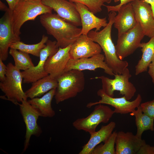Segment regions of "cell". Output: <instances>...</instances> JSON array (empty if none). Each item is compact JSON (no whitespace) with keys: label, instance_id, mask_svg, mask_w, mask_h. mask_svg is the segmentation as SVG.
<instances>
[{"label":"cell","instance_id":"33","mask_svg":"<svg viewBox=\"0 0 154 154\" xmlns=\"http://www.w3.org/2000/svg\"><path fill=\"white\" fill-rule=\"evenodd\" d=\"M7 72V66L0 58V81H3L5 79Z\"/></svg>","mask_w":154,"mask_h":154},{"label":"cell","instance_id":"8","mask_svg":"<svg viewBox=\"0 0 154 154\" xmlns=\"http://www.w3.org/2000/svg\"><path fill=\"white\" fill-rule=\"evenodd\" d=\"M145 36L140 24L118 37L115 48L117 56L120 60L132 54L139 48Z\"/></svg>","mask_w":154,"mask_h":154},{"label":"cell","instance_id":"9","mask_svg":"<svg viewBox=\"0 0 154 154\" xmlns=\"http://www.w3.org/2000/svg\"><path fill=\"white\" fill-rule=\"evenodd\" d=\"M59 46L56 41L48 40L45 46L40 51L39 60L37 65L21 72L23 82L29 84L33 82L45 77L48 74L44 69L45 62L50 56L55 54L58 50Z\"/></svg>","mask_w":154,"mask_h":154},{"label":"cell","instance_id":"11","mask_svg":"<svg viewBox=\"0 0 154 154\" xmlns=\"http://www.w3.org/2000/svg\"><path fill=\"white\" fill-rule=\"evenodd\" d=\"M18 105L26 127L25 139L23 150L24 152L28 149L31 136L39 137L42 132L40 127L37 124L40 116L37 111L29 103L27 100H23Z\"/></svg>","mask_w":154,"mask_h":154},{"label":"cell","instance_id":"4","mask_svg":"<svg viewBox=\"0 0 154 154\" xmlns=\"http://www.w3.org/2000/svg\"><path fill=\"white\" fill-rule=\"evenodd\" d=\"M57 80L58 86L54 96L57 104L75 97L84 88L85 76L82 71L72 70L64 72Z\"/></svg>","mask_w":154,"mask_h":154},{"label":"cell","instance_id":"13","mask_svg":"<svg viewBox=\"0 0 154 154\" xmlns=\"http://www.w3.org/2000/svg\"><path fill=\"white\" fill-rule=\"evenodd\" d=\"M131 3L136 20L145 36L154 37V17L150 5L144 0H133Z\"/></svg>","mask_w":154,"mask_h":154},{"label":"cell","instance_id":"2","mask_svg":"<svg viewBox=\"0 0 154 154\" xmlns=\"http://www.w3.org/2000/svg\"><path fill=\"white\" fill-rule=\"evenodd\" d=\"M40 22L47 33L52 36L61 48L72 44L80 36L81 28L64 20L56 14L47 13L40 15Z\"/></svg>","mask_w":154,"mask_h":154},{"label":"cell","instance_id":"34","mask_svg":"<svg viewBox=\"0 0 154 154\" xmlns=\"http://www.w3.org/2000/svg\"><path fill=\"white\" fill-rule=\"evenodd\" d=\"M148 73L151 77L153 83L154 84V60L149 65Z\"/></svg>","mask_w":154,"mask_h":154},{"label":"cell","instance_id":"20","mask_svg":"<svg viewBox=\"0 0 154 154\" xmlns=\"http://www.w3.org/2000/svg\"><path fill=\"white\" fill-rule=\"evenodd\" d=\"M114 25L118 31V37L135 27L137 23L131 3L121 6L117 11Z\"/></svg>","mask_w":154,"mask_h":154},{"label":"cell","instance_id":"19","mask_svg":"<svg viewBox=\"0 0 154 154\" xmlns=\"http://www.w3.org/2000/svg\"><path fill=\"white\" fill-rule=\"evenodd\" d=\"M76 8L80 15L82 28L80 35H87L88 32L93 29L99 31L102 27H104L108 24L106 18H102L96 16L94 13L84 5L75 3Z\"/></svg>","mask_w":154,"mask_h":154},{"label":"cell","instance_id":"15","mask_svg":"<svg viewBox=\"0 0 154 154\" xmlns=\"http://www.w3.org/2000/svg\"><path fill=\"white\" fill-rule=\"evenodd\" d=\"M45 5L52 8L60 17L77 27L82 26L80 15L75 3L68 0H41Z\"/></svg>","mask_w":154,"mask_h":154},{"label":"cell","instance_id":"24","mask_svg":"<svg viewBox=\"0 0 154 154\" xmlns=\"http://www.w3.org/2000/svg\"><path fill=\"white\" fill-rule=\"evenodd\" d=\"M142 55L135 67L136 75L147 71L149 64L154 60V37L147 42L141 43Z\"/></svg>","mask_w":154,"mask_h":154},{"label":"cell","instance_id":"25","mask_svg":"<svg viewBox=\"0 0 154 154\" xmlns=\"http://www.w3.org/2000/svg\"><path fill=\"white\" fill-rule=\"evenodd\" d=\"M130 115L135 117V124L137 131L135 135L139 138L141 139L143 133L145 131H154V119L144 113L140 105L136 109L131 113Z\"/></svg>","mask_w":154,"mask_h":154},{"label":"cell","instance_id":"5","mask_svg":"<svg viewBox=\"0 0 154 154\" xmlns=\"http://www.w3.org/2000/svg\"><path fill=\"white\" fill-rule=\"evenodd\" d=\"M7 66L5 78L0 82V88L5 96H1L0 98L18 105L19 103L27 98L22 88L23 75L20 70L12 63H9Z\"/></svg>","mask_w":154,"mask_h":154},{"label":"cell","instance_id":"7","mask_svg":"<svg viewBox=\"0 0 154 154\" xmlns=\"http://www.w3.org/2000/svg\"><path fill=\"white\" fill-rule=\"evenodd\" d=\"M114 113V111L108 106L98 104L96 105L89 116L77 119L72 123V125L77 130L84 131L90 135L96 131L100 123L108 122Z\"/></svg>","mask_w":154,"mask_h":154},{"label":"cell","instance_id":"36","mask_svg":"<svg viewBox=\"0 0 154 154\" xmlns=\"http://www.w3.org/2000/svg\"><path fill=\"white\" fill-rule=\"evenodd\" d=\"M0 9L1 11L6 12L9 9V8L2 2L0 1Z\"/></svg>","mask_w":154,"mask_h":154},{"label":"cell","instance_id":"10","mask_svg":"<svg viewBox=\"0 0 154 154\" xmlns=\"http://www.w3.org/2000/svg\"><path fill=\"white\" fill-rule=\"evenodd\" d=\"M98 96L101 99L98 102H90L88 103L86 107L90 108L93 106L98 104H106L110 105L114 108L115 113L121 114H127L132 112L141 103L142 98L139 94L135 99L130 101L127 100L124 96L120 98L111 97L107 95L102 89L97 92Z\"/></svg>","mask_w":154,"mask_h":154},{"label":"cell","instance_id":"32","mask_svg":"<svg viewBox=\"0 0 154 154\" xmlns=\"http://www.w3.org/2000/svg\"><path fill=\"white\" fill-rule=\"evenodd\" d=\"M137 154H154V146L146 143L141 147Z\"/></svg>","mask_w":154,"mask_h":154},{"label":"cell","instance_id":"16","mask_svg":"<svg viewBox=\"0 0 154 154\" xmlns=\"http://www.w3.org/2000/svg\"><path fill=\"white\" fill-rule=\"evenodd\" d=\"M102 50L100 45L87 35H81L71 44L69 53L70 59H77L100 54Z\"/></svg>","mask_w":154,"mask_h":154},{"label":"cell","instance_id":"1","mask_svg":"<svg viewBox=\"0 0 154 154\" xmlns=\"http://www.w3.org/2000/svg\"><path fill=\"white\" fill-rule=\"evenodd\" d=\"M108 15L107 25L101 31L91 30L87 34L92 41L98 44L104 53L105 61L115 74H121L128 66L126 61L120 59L117 57L111 37L112 25L116 15V12L111 11Z\"/></svg>","mask_w":154,"mask_h":154},{"label":"cell","instance_id":"21","mask_svg":"<svg viewBox=\"0 0 154 154\" xmlns=\"http://www.w3.org/2000/svg\"><path fill=\"white\" fill-rule=\"evenodd\" d=\"M116 123L111 121L107 125H102L98 131L90 134V138L82 147L79 154H92L95 147L102 142H104L113 132Z\"/></svg>","mask_w":154,"mask_h":154},{"label":"cell","instance_id":"22","mask_svg":"<svg viewBox=\"0 0 154 154\" xmlns=\"http://www.w3.org/2000/svg\"><path fill=\"white\" fill-rule=\"evenodd\" d=\"M56 91V88L53 89L41 98L35 97L28 100L40 116L52 117L54 116L55 113L52 107L51 103Z\"/></svg>","mask_w":154,"mask_h":154},{"label":"cell","instance_id":"28","mask_svg":"<svg viewBox=\"0 0 154 154\" xmlns=\"http://www.w3.org/2000/svg\"><path fill=\"white\" fill-rule=\"evenodd\" d=\"M117 132H113L108 137L104 142L96 146L92 154H115V145Z\"/></svg>","mask_w":154,"mask_h":154},{"label":"cell","instance_id":"35","mask_svg":"<svg viewBox=\"0 0 154 154\" xmlns=\"http://www.w3.org/2000/svg\"><path fill=\"white\" fill-rule=\"evenodd\" d=\"M8 5L9 9L13 11L21 0H5Z\"/></svg>","mask_w":154,"mask_h":154},{"label":"cell","instance_id":"14","mask_svg":"<svg viewBox=\"0 0 154 154\" xmlns=\"http://www.w3.org/2000/svg\"><path fill=\"white\" fill-rule=\"evenodd\" d=\"M12 11L9 9L0 19V58L5 61L8 56L9 48L12 43L20 41V37L13 33L11 22Z\"/></svg>","mask_w":154,"mask_h":154},{"label":"cell","instance_id":"23","mask_svg":"<svg viewBox=\"0 0 154 154\" xmlns=\"http://www.w3.org/2000/svg\"><path fill=\"white\" fill-rule=\"evenodd\" d=\"M56 79L48 75L32 83L31 87L25 92L27 98L32 99L40 97L50 90L56 88Z\"/></svg>","mask_w":154,"mask_h":154},{"label":"cell","instance_id":"26","mask_svg":"<svg viewBox=\"0 0 154 154\" xmlns=\"http://www.w3.org/2000/svg\"><path fill=\"white\" fill-rule=\"evenodd\" d=\"M48 40V37L44 35L42 36L40 41L37 44H27L20 41L11 44L10 48L39 57L40 51L45 46L46 43Z\"/></svg>","mask_w":154,"mask_h":154},{"label":"cell","instance_id":"30","mask_svg":"<svg viewBox=\"0 0 154 154\" xmlns=\"http://www.w3.org/2000/svg\"><path fill=\"white\" fill-rule=\"evenodd\" d=\"M140 106L144 113L154 119V100L141 103Z\"/></svg>","mask_w":154,"mask_h":154},{"label":"cell","instance_id":"18","mask_svg":"<svg viewBox=\"0 0 154 154\" xmlns=\"http://www.w3.org/2000/svg\"><path fill=\"white\" fill-rule=\"evenodd\" d=\"M71 45L64 48L59 47L55 54L49 57L46 60L44 64V70L52 78L57 79L64 72L70 59L69 52Z\"/></svg>","mask_w":154,"mask_h":154},{"label":"cell","instance_id":"29","mask_svg":"<svg viewBox=\"0 0 154 154\" xmlns=\"http://www.w3.org/2000/svg\"><path fill=\"white\" fill-rule=\"evenodd\" d=\"M74 3H80L86 6L94 14L101 12L104 3H109L112 0H68Z\"/></svg>","mask_w":154,"mask_h":154},{"label":"cell","instance_id":"6","mask_svg":"<svg viewBox=\"0 0 154 154\" xmlns=\"http://www.w3.org/2000/svg\"><path fill=\"white\" fill-rule=\"evenodd\" d=\"M114 79H110L104 76H97L93 78L101 80L102 89L108 95L114 97L115 91L119 92V94L129 100L135 95L136 89L129 80L131 77L129 69L127 68L121 74H115Z\"/></svg>","mask_w":154,"mask_h":154},{"label":"cell","instance_id":"27","mask_svg":"<svg viewBox=\"0 0 154 154\" xmlns=\"http://www.w3.org/2000/svg\"><path fill=\"white\" fill-rule=\"evenodd\" d=\"M9 53L14 59L15 66L20 70L25 71L35 66L28 53L11 48Z\"/></svg>","mask_w":154,"mask_h":154},{"label":"cell","instance_id":"17","mask_svg":"<svg viewBox=\"0 0 154 154\" xmlns=\"http://www.w3.org/2000/svg\"><path fill=\"white\" fill-rule=\"evenodd\" d=\"M146 143L131 132H117L115 141V154H137L141 147Z\"/></svg>","mask_w":154,"mask_h":154},{"label":"cell","instance_id":"3","mask_svg":"<svg viewBox=\"0 0 154 154\" xmlns=\"http://www.w3.org/2000/svg\"><path fill=\"white\" fill-rule=\"evenodd\" d=\"M53 9L44 5L41 0H21L12 11L11 22L14 34L20 37L21 28L28 21H33L39 15L52 13Z\"/></svg>","mask_w":154,"mask_h":154},{"label":"cell","instance_id":"31","mask_svg":"<svg viewBox=\"0 0 154 154\" xmlns=\"http://www.w3.org/2000/svg\"><path fill=\"white\" fill-rule=\"evenodd\" d=\"M133 0H114L115 2H117L120 1V3L116 5H104L107 9L108 12L111 11L117 12L119 8L122 5L131 3Z\"/></svg>","mask_w":154,"mask_h":154},{"label":"cell","instance_id":"12","mask_svg":"<svg viewBox=\"0 0 154 154\" xmlns=\"http://www.w3.org/2000/svg\"><path fill=\"white\" fill-rule=\"evenodd\" d=\"M100 68L104 70L105 73L110 76H114L112 70L109 67L105 61L104 55L101 53L91 57L77 59H70L64 69V72L72 70L80 71L89 70L94 71Z\"/></svg>","mask_w":154,"mask_h":154}]
</instances>
